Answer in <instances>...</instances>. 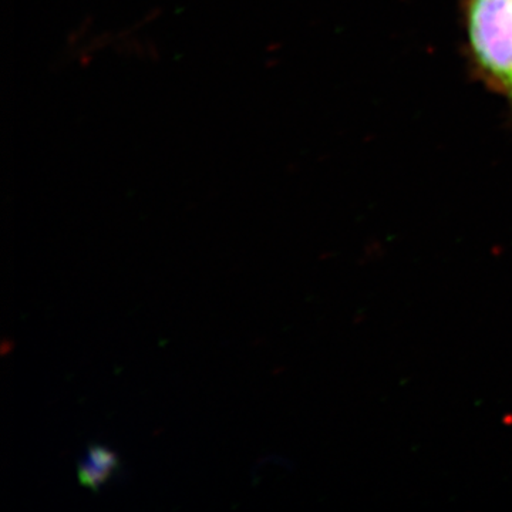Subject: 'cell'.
Wrapping results in <instances>:
<instances>
[{"label":"cell","instance_id":"6da1fadb","mask_svg":"<svg viewBox=\"0 0 512 512\" xmlns=\"http://www.w3.org/2000/svg\"><path fill=\"white\" fill-rule=\"evenodd\" d=\"M471 67L512 116V0H461Z\"/></svg>","mask_w":512,"mask_h":512},{"label":"cell","instance_id":"7a4b0ae2","mask_svg":"<svg viewBox=\"0 0 512 512\" xmlns=\"http://www.w3.org/2000/svg\"><path fill=\"white\" fill-rule=\"evenodd\" d=\"M116 467V454L111 453L106 447L93 444L87 450L86 460L79 464L80 483L97 491V488L110 477L111 471Z\"/></svg>","mask_w":512,"mask_h":512}]
</instances>
